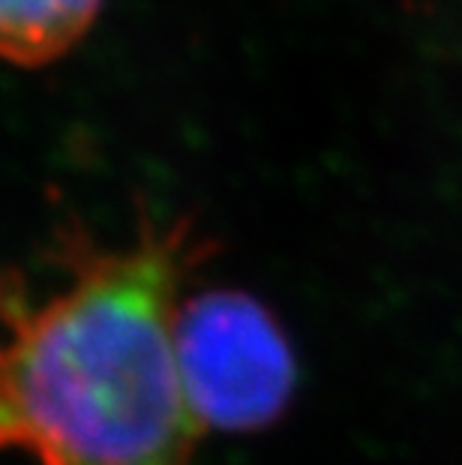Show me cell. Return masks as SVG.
<instances>
[{
    "mask_svg": "<svg viewBox=\"0 0 462 465\" xmlns=\"http://www.w3.org/2000/svg\"><path fill=\"white\" fill-rule=\"evenodd\" d=\"M103 0H0V45L15 66L61 61L87 36Z\"/></svg>",
    "mask_w": 462,
    "mask_h": 465,
    "instance_id": "cell-3",
    "label": "cell"
},
{
    "mask_svg": "<svg viewBox=\"0 0 462 465\" xmlns=\"http://www.w3.org/2000/svg\"><path fill=\"white\" fill-rule=\"evenodd\" d=\"M174 358L199 430L270 427L298 384V363L277 315L238 289H208L178 303Z\"/></svg>",
    "mask_w": 462,
    "mask_h": 465,
    "instance_id": "cell-2",
    "label": "cell"
},
{
    "mask_svg": "<svg viewBox=\"0 0 462 465\" xmlns=\"http://www.w3.org/2000/svg\"><path fill=\"white\" fill-rule=\"evenodd\" d=\"M211 241L192 220L144 216L126 246L64 234L70 282L6 303L4 441L39 465H190L199 423L186 405L174 315Z\"/></svg>",
    "mask_w": 462,
    "mask_h": 465,
    "instance_id": "cell-1",
    "label": "cell"
}]
</instances>
